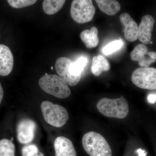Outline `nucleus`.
Returning a JSON list of instances; mask_svg holds the SVG:
<instances>
[{"instance_id":"1","label":"nucleus","mask_w":156,"mask_h":156,"mask_svg":"<svg viewBox=\"0 0 156 156\" xmlns=\"http://www.w3.org/2000/svg\"><path fill=\"white\" fill-rule=\"evenodd\" d=\"M97 108L101 114L108 118L123 119L129 113L128 101L122 95L115 99L101 98L98 102Z\"/></svg>"},{"instance_id":"2","label":"nucleus","mask_w":156,"mask_h":156,"mask_svg":"<svg viewBox=\"0 0 156 156\" xmlns=\"http://www.w3.org/2000/svg\"><path fill=\"white\" fill-rule=\"evenodd\" d=\"M84 150L90 156H112L111 148L101 134L94 131L88 132L82 138Z\"/></svg>"},{"instance_id":"3","label":"nucleus","mask_w":156,"mask_h":156,"mask_svg":"<svg viewBox=\"0 0 156 156\" xmlns=\"http://www.w3.org/2000/svg\"><path fill=\"white\" fill-rule=\"evenodd\" d=\"M39 85L44 92L57 98H66L71 94L68 85L56 75H49L46 73L39 80Z\"/></svg>"},{"instance_id":"4","label":"nucleus","mask_w":156,"mask_h":156,"mask_svg":"<svg viewBox=\"0 0 156 156\" xmlns=\"http://www.w3.org/2000/svg\"><path fill=\"white\" fill-rule=\"evenodd\" d=\"M41 109L45 121L53 127L61 128L67 123L69 119L66 109L48 101L42 102Z\"/></svg>"},{"instance_id":"5","label":"nucleus","mask_w":156,"mask_h":156,"mask_svg":"<svg viewBox=\"0 0 156 156\" xmlns=\"http://www.w3.org/2000/svg\"><path fill=\"white\" fill-rule=\"evenodd\" d=\"M95 13V8L91 0H74L72 2L71 16L78 23L90 22Z\"/></svg>"},{"instance_id":"6","label":"nucleus","mask_w":156,"mask_h":156,"mask_svg":"<svg viewBox=\"0 0 156 156\" xmlns=\"http://www.w3.org/2000/svg\"><path fill=\"white\" fill-rule=\"evenodd\" d=\"M131 81L141 89H156V69L152 67H140L132 73Z\"/></svg>"},{"instance_id":"7","label":"nucleus","mask_w":156,"mask_h":156,"mask_svg":"<svg viewBox=\"0 0 156 156\" xmlns=\"http://www.w3.org/2000/svg\"><path fill=\"white\" fill-rule=\"evenodd\" d=\"M73 61L66 57L57 58L55 63V69L58 76L68 85L75 86L80 80L81 76L76 75L73 73L71 66Z\"/></svg>"},{"instance_id":"8","label":"nucleus","mask_w":156,"mask_h":156,"mask_svg":"<svg viewBox=\"0 0 156 156\" xmlns=\"http://www.w3.org/2000/svg\"><path fill=\"white\" fill-rule=\"evenodd\" d=\"M37 125L33 120L24 119L20 120L17 127V138L22 144H27L33 140Z\"/></svg>"},{"instance_id":"9","label":"nucleus","mask_w":156,"mask_h":156,"mask_svg":"<svg viewBox=\"0 0 156 156\" xmlns=\"http://www.w3.org/2000/svg\"><path fill=\"white\" fill-rule=\"evenodd\" d=\"M147 47L143 44L136 46L131 51L130 57L132 60L138 62L141 67H149L156 61V53L148 52Z\"/></svg>"},{"instance_id":"10","label":"nucleus","mask_w":156,"mask_h":156,"mask_svg":"<svg viewBox=\"0 0 156 156\" xmlns=\"http://www.w3.org/2000/svg\"><path fill=\"white\" fill-rule=\"evenodd\" d=\"M120 21L123 27L125 38L130 42H134L138 39V26L131 15L124 13L120 16Z\"/></svg>"},{"instance_id":"11","label":"nucleus","mask_w":156,"mask_h":156,"mask_svg":"<svg viewBox=\"0 0 156 156\" xmlns=\"http://www.w3.org/2000/svg\"><path fill=\"white\" fill-rule=\"evenodd\" d=\"M14 56L10 48L5 44H0V76L9 75L14 67Z\"/></svg>"},{"instance_id":"12","label":"nucleus","mask_w":156,"mask_h":156,"mask_svg":"<svg viewBox=\"0 0 156 156\" xmlns=\"http://www.w3.org/2000/svg\"><path fill=\"white\" fill-rule=\"evenodd\" d=\"M154 23V19L151 15H146L142 17L138 26V39L143 44L151 42Z\"/></svg>"},{"instance_id":"13","label":"nucleus","mask_w":156,"mask_h":156,"mask_svg":"<svg viewBox=\"0 0 156 156\" xmlns=\"http://www.w3.org/2000/svg\"><path fill=\"white\" fill-rule=\"evenodd\" d=\"M55 156H77L72 142L64 136H58L54 142Z\"/></svg>"},{"instance_id":"14","label":"nucleus","mask_w":156,"mask_h":156,"mask_svg":"<svg viewBox=\"0 0 156 156\" xmlns=\"http://www.w3.org/2000/svg\"><path fill=\"white\" fill-rule=\"evenodd\" d=\"M98 34L97 28L95 27H93L90 30H86L82 31L80 37L86 47L89 49H91L97 47L99 43Z\"/></svg>"},{"instance_id":"15","label":"nucleus","mask_w":156,"mask_h":156,"mask_svg":"<svg viewBox=\"0 0 156 156\" xmlns=\"http://www.w3.org/2000/svg\"><path fill=\"white\" fill-rule=\"evenodd\" d=\"M110 69L109 62L104 56L98 55L93 57L91 69L94 76H98L103 72L108 71Z\"/></svg>"},{"instance_id":"16","label":"nucleus","mask_w":156,"mask_h":156,"mask_svg":"<svg viewBox=\"0 0 156 156\" xmlns=\"http://www.w3.org/2000/svg\"><path fill=\"white\" fill-rule=\"evenodd\" d=\"M95 2L101 11L110 16L115 15L121 10L120 3L115 0H96Z\"/></svg>"},{"instance_id":"17","label":"nucleus","mask_w":156,"mask_h":156,"mask_svg":"<svg viewBox=\"0 0 156 156\" xmlns=\"http://www.w3.org/2000/svg\"><path fill=\"white\" fill-rule=\"evenodd\" d=\"M65 0H45L43 3L44 12L48 15L56 14L63 7Z\"/></svg>"},{"instance_id":"18","label":"nucleus","mask_w":156,"mask_h":156,"mask_svg":"<svg viewBox=\"0 0 156 156\" xmlns=\"http://www.w3.org/2000/svg\"><path fill=\"white\" fill-rule=\"evenodd\" d=\"M0 156H15V147L10 140H0Z\"/></svg>"},{"instance_id":"19","label":"nucleus","mask_w":156,"mask_h":156,"mask_svg":"<svg viewBox=\"0 0 156 156\" xmlns=\"http://www.w3.org/2000/svg\"><path fill=\"white\" fill-rule=\"evenodd\" d=\"M88 59L85 56L79 57L76 61L73 62L71 68L73 73L78 76H82V73L87 66Z\"/></svg>"},{"instance_id":"20","label":"nucleus","mask_w":156,"mask_h":156,"mask_svg":"<svg viewBox=\"0 0 156 156\" xmlns=\"http://www.w3.org/2000/svg\"><path fill=\"white\" fill-rule=\"evenodd\" d=\"M123 45L122 40H117L109 43L102 49V52L106 56L111 55L119 50Z\"/></svg>"},{"instance_id":"21","label":"nucleus","mask_w":156,"mask_h":156,"mask_svg":"<svg viewBox=\"0 0 156 156\" xmlns=\"http://www.w3.org/2000/svg\"><path fill=\"white\" fill-rule=\"evenodd\" d=\"M22 156H44L35 144L26 145L21 150Z\"/></svg>"},{"instance_id":"22","label":"nucleus","mask_w":156,"mask_h":156,"mask_svg":"<svg viewBox=\"0 0 156 156\" xmlns=\"http://www.w3.org/2000/svg\"><path fill=\"white\" fill-rule=\"evenodd\" d=\"M9 5L14 9H19L32 5L37 2L35 0H8Z\"/></svg>"},{"instance_id":"23","label":"nucleus","mask_w":156,"mask_h":156,"mask_svg":"<svg viewBox=\"0 0 156 156\" xmlns=\"http://www.w3.org/2000/svg\"><path fill=\"white\" fill-rule=\"evenodd\" d=\"M148 102L150 104H154L156 102V93H150L147 95Z\"/></svg>"},{"instance_id":"24","label":"nucleus","mask_w":156,"mask_h":156,"mask_svg":"<svg viewBox=\"0 0 156 156\" xmlns=\"http://www.w3.org/2000/svg\"><path fill=\"white\" fill-rule=\"evenodd\" d=\"M136 152L138 154V156H147V152L145 151L141 148H139L136 151Z\"/></svg>"},{"instance_id":"25","label":"nucleus","mask_w":156,"mask_h":156,"mask_svg":"<svg viewBox=\"0 0 156 156\" xmlns=\"http://www.w3.org/2000/svg\"><path fill=\"white\" fill-rule=\"evenodd\" d=\"M3 97H4V90H3L2 86L0 83V104L2 103Z\"/></svg>"},{"instance_id":"26","label":"nucleus","mask_w":156,"mask_h":156,"mask_svg":"<svg viewBox=\"0 0 156 156\" xmlns=\"http://www.w3.org/2000/svg\"><path fill=\"white\" fill-rule=\"evenodd\" d=\"M51 69H53V67H51Z\"/></svg>"},{"instance_id":"27","label":"nucleus","mask_w":156,"mask_h":156,"mask_svg":"<svg viewBox=\"0 0 156 156\" xmlns=\"http://www.w3.org/2000/svg\"><path fill=\"white\" fill-rule=\"evenodd\" d=\"M150 43H151V44H152V42H150Z\"/></svg>"}]
</instances>
